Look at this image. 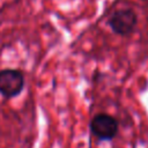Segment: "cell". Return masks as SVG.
Here are the masks:
<instances>
[{"mask_svg": "<svg viewBox=\"0 0 148 148\" xmlns=\"http://www.w3.org/2000/svg\"><path fill=\"white\" fill-rule=\"evenodd\" d=\"M138 23V16L131 8H121L116 10L109 18V25L112 31L119 36L131 35Z\"/></svg>", "mask_w": 148, "mask_h": 148, "instance_id": "obj_1", "label": "cell"}, {"mask_svg": "<svg viewBox=\"0 0 148 148\" xmlns=\"http://www.w3.org/2000/svg\"><path fill=\"white\" fill-rule=\"evenodd\" d=\"M90 130L101 140H112L118 133L119 124L114 117L108 113H98L91 119Z\"/></svg>", "mask_w": 148, "mask_h": 148, "instance_id": "obj_2", "label": "cell"}, {"mask_svg": "<svg viewBox=\"0 0 148 148\" xmlns=\"http://www.w3.org/2000/svg\"><path fill=\"white\" fill-rule=\"evenodd\" d=\"M24 86L23 74L18 69L6 68L0 71V94L6 98L18 95Z\"/></svg>", "mask_w": 148, "mask_h": 148, "instance_id": "obj_3", "label": "cell"}]
</instances>
